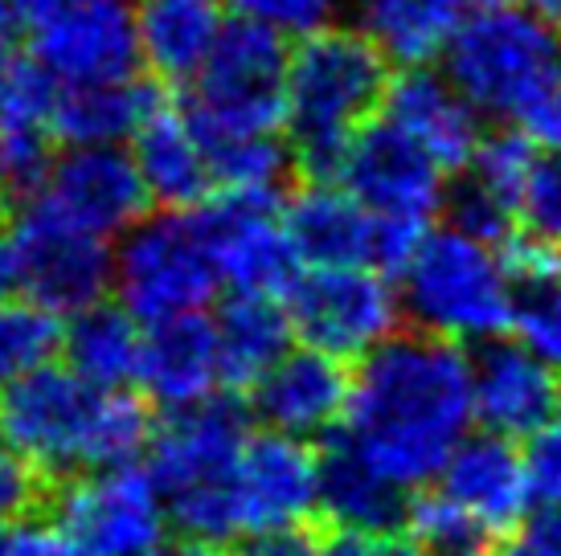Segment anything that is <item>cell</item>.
Returning a JSON list of instances; mask_svg holds the SVG:
<instances>
[{
  "instance_id": "1",
  "label": "cell",
  "mask_w": 561,
  "mask_h": 556,
  "mask_svg": "<svg viewBox=\"0 0 561 556\" xmlns=\"http://www.w3.org/2000/svg\"><path fill=\"white\" fill-rule=\"evenodd\" d=\"M476 417L471 360L438 336H393L360 360L344 438L393 479L422 487L443 475Z\"/></svg>"
},
{
  "instance_id": "2",
  "label": "cell",
  "mask_w": 561,
  "mask_h": 556,
  "mask_svg": "<svg viewBox=\"0 0 561 556\" xmlns=\"http://www.w3.org/2000/svg\"><path fill=\"white\" fill-rule=\"evenodd\" d=\"M0 438L62 487L82 471L131 466L157 433L136 393L99 389L70 364H49L0 393Z\"/></svg>"
},
{
  "instance_id": "3",
  "label": "cell",
  "mask_w": 561,
  "mask_h": 556,
  "mask_svg": "<svg viewBox=\"0 0 561 556\" xmlns=\"http://www.w3.org/2000/svg\"><path fill=\"white\" fill-rule=\"evenodd\" d=\"M390 58L365 30L308 33L291 54L287 127L296 169L308 181H341L348 143L390 94Z\"/></svg>"
},
{
  "instance_id": "4",
  "label": "cell",
  "mask_w": 561,
  "mask_h": 556,
  "mask_svg": "<svg viewBox=\"0 0 561 556\" xmlns=\"http://www.w3.org/2000/svg\"><path fill=\"white\" fill-rule=\"evenodd\" d=\"M250 442L247 409L234 397H209L169 414L152 438V479H157L169 520L188 541H238L234 471Z\"/></svg>"
},
{
  "instance_id": "5",
  "label": "cell",
  "mask_w": 561,
  "mask_h": 556,
  "mask_svg": "<svg viewBox=\"0 0 561 556\" xmlns=\"http://www.w3.org/2000/svg\"><path fill=\"white\" fill-rule=\"evenodd\" d=\"M513 299L504 254L455 225L426 233L402 270L405 315L438 340H496L504 327H513Z\"/></svg>"
},
{
  "instance_id": "6",
  "label": "cell",
  "mask_w": 561,
  "mask_h": 556,
  "mask_svg": "<svg viewBox=\"0 0 561 556\" xmlns=\"http://www.w3.org/2000/svg\"><path fill=\"white\" fill-rule=\"evenodd\" d=\"M287 74L291 49L283 33L238 16L188 82V119L205 143L275 136L279 124H287Z\"/></svg>"
},
{
  "instance_id": "7",
  "label": "cell",
  "mask_w": 561,
  "mask_h": 556,
  "mask_svg": "<svg viewBox=\"0 0 561 556\" xmlns=\"http://www.w3.org/2000/svg\"><path fill=\"white\" fill-rule=\"evenodd\" d=\"M447 74L476 111L516 119L561 78V30L513 4L471 13L447 46Z\"/></svg>"
},
{
  "instance_id": "8",
  "label": "cell",
  "mask_w": 561,
  "mask_h": 556,
  "mask_svg": "<svg viewBox=\"0 0 561 556\" xmlns=\"http://www.w3.org/2000/svg\"><path fill=\"white\" fill-rule=\"evenodd\" d=\"M218 282L221 275L193 213L164 209L160 217L136 221L115 250V291L144 324L202 311Z\"/></svg>"
},
{
  "instance_id": "9",
  "label": "cell",
  "mask_w": 561,
  "mask_h": 556,
  "mask_svg": "<svg viewBox=\"0 0 561 556\" xmlns=\"http://www.w3.org/2000/svg\"><path fill=\"white\" fill-rule=\"evenodd\" d=\"M30 54L62 86L124 82L140 62L131 0H16Z\"/></svg>"
},
{
  "instance_id": "10",
  "label": "cell",
  "mask_w": 561,
  "mask_h": 556,
  "mask_svg": "<svg viewBox=\"0 0 561 556\" xmlns=\"http://www.w3.org/2000/svg\"><path fill=\"white\" fill-rule=\"evenodd\" d=\"M287 294L296 336L328 356L365 360L398 336L402 299L374 266H308Z\"/></svg>"
},
{
  "instance_id": "11",
  "label": "cell",
  "mask_w": 561,
  "mask_h": 556,
  "mask_svg": "<svg viewBox=\"0 0 561 556\" xmlns=\"http://www.w3.org/2000/svg\"><path fill=\"white\" fill-rule=\"evenodd\" d=\"M54 516L75 556H157L169 524L152 471L136 463L66 479L54 495Z\"/></svg>"
},
{
  "instance_id": "12",
  "label": "cell",
  "mask_w": 561,
  "mask_h": 556,
  "mask_svg": "<svg viewBox=\"0 0 561 556\" xmlns=\"http://www.w3.org/2000/svg\"><path fill=\"white\" fill-rule=\"evenodd\" d=\"M13 238L21 250L25 294L58 315L99 308L115 282V254L107 250V238L75 230L42 205L25 201L13 221Z\"/></svg>"
},
{
  "instance_id": "13",
  "label": "cell",
  "mask_w": 561,
  "mask_h": 556,
  "mask_svg": "<svg viewBox=\"0 0 561 556\" xmlns=\"http://www.w3.org/2000/svg\"><path fill=\"white\" fill-rule=\"evenodd\" d=\"M193 217L202 225L221 282L254 294L291 291L299 258L287 242L275 193H221Z\"/></svg>"
},
{
  "instance_id": "14",
  "label": "cell",
  "mask_w": 561,
  "mask_h": 556,
  "mask_svg": "<svg viewBox=\"0 0 561 556\" xmlns=\"http://www.w3.org/2000/svg\"><path fill=\"white\" fill-rule=\"evenodd\" d=\"M316 508H320V454L291 433H250L234 471L238 536L259 541L266 532L299 528L308 524Z\"/></svg>"
},
{
  "instance_id": "15",
  "label": "cell",
  "mask_w": 561,
  "mask_h": 556,
  "mask_svg": "<svg viewBox=\"0 0 561 556\" xmlns=\"http://www.w3.org/2000/svg\"><path fill=\"white\" fill-rule=\"evenodd\" d=\"M46 213L62 217L66 225L87 230L94 238L124 233L140 221L148 205V188L140 181L136 155L107 148H70L54 160L46 185L30 197Z\"/></svg>"
},
{
  "instance_id": "16",
  "label": "cell",
  "mask_w": 561,
  "mask_h": 556,
  "mask_svg": "<svg viewBox=\"0 0 561 556\" xmlns=\"http://www.w3.org/2000/svg\"><path fill=\"white\" fill-rule=\"evenodd\" d=\"M443 176L447 172L435 164V155L419 148L402 127L390 119H374L348 143L341 185L381 217L431 221V213L447 197Z\"/></svg>"
},
{
  "instance_id": "17",
  "label": "cell",
  "mask_w": 561,
  "mask_h": 556,
  "mask_svg": "<svg viewBox=\"0 0 561 556\" xmlns=\"http://www.w3.org/2000/svg\"><path fill=\"white\" fill-rule=\"evenodd\" d=\"M476 381V421L504 438H533L561 414V385L553 364H546L525 344H483L471 360Z\"/></svg>"
},
{
  "instance_id": "18",
  "label": "cell",
  "mask_w": 561,
  "mask_h": 556,
  "mask_svg": "<svg viewBox=\"0 0 561 556\" xmlns=\"http://www.w3.org/2000/svg\"><path fill=\"white\" fill-rule=\"evenodd\" d=\"M438 491L455 499L492 536H508L533 503V483L525 454L504 433H471L459 442L451 463L438 475Z\"/></svg>"
},
{
  "instance_id": "19",
  "label": "cell",
  "mask_w": 561,
  "mask_h": 556,
  "mask_svg": "<svg viewBox=\"0 0 561 556\" xmlns=\"http://www.w3.org/2000/svg\"><path fill=\"white\" fill-rule=\"evenodd\" d=\"M386 119L435 155L443 172L468 169L483 139L480 111L455 86L451 74H435L431 66H405L393 78L386 94Z\"/></svg>"
},
{
  "instance_id": "20",
  "label": "cell",
  "mask_w": 561,
  "mask_h": 556,
  "mask_svg": "<svg viewBox=\"0 0 561 556\" xmlns=\"http://www.w3.org/2000/svg\"><path fill=\"white\" fill-rule=\"evenodd\" d=\"M254 389V414L266 430L291 433V438H316L328 433L353 397V381L344 372L341 356H328L320 348L287 352L266 372Z\"/></svg>"
},
{
  "instance_id": "21",
  "label": "cell",
  "mask_w": 561,
  "mask_h": 556,
  "mask_svg": "<svg viewBox=\"0 0 561 556\" xmlns=\"http://www.w3.org/2000/svg\"><path fill=\"white\" fill-rule=\"evenodd\" d=\"M136 169L148 188V201H157L160 209L185 213L193 205L209 201V188L218 185L214 176V160H209V143L202 131L193 127L188 111H176L172 103L160 99L157 107L144 115V124L136 127Z\"/></svg>"
},
{
  "instance_id": "22",
  "label": "cell",
  "mask_w": 561,
  "mask_h": 556,
  "mask_svg": "<svg viewBox=\"0 0 561 556\" xmlns=\"http://www.w3.org/2000/svg\"><path fill=\"white\" fill-rule=\"evenodd\" d=\"M283 230L304 266H374L377 213L332 181H312L283 205Z\"/></svg>"
},
{
  "instance_id": "23",
  "label": "cell",
  "mask_w": 561,
  "mask_h": 556,
  "mask_svg": "<svg viewBox=\"0 0 561 556\" xmlns=\"http://www.w3.org/2000/svg\"><path fill=\"white\" fill-rule=\"evenodd\" d=\"M218 381H226L218 327L214 320H205L202 311L176 315V320L152 324L144 332L140 385L169 414L209 402Z\"/></svg>"
},
{
  "instance_id": "24",
  "label": "cell",
  "mask_w": 561,
  "mask_h": 556,
  "mask_svg": "<svg viewBox=\"0 0 561 556\" xmlns=\"http://www.w3.org/2000/svg\"><path fill=\"white\" fill-rule=\"evenodd\" d=\"M320 508L336 532H398L405 524V487L386 479L344 433L320 454Z\"/></svg>"
},
{
  "instance_id": "25",
  "label": "cell",
  "mask_w": 561,
  "mask_h": 556,
  "mask_svg": "<svg viewBox=\"0 0 561 556\" xmlns=\"http://www.w3.org/2000/svg\"><path fill=\"white\" fill-rule=\"evenodd\" d=\"M140 58L160 82H193L221 37V0H140Z\"/></svg>"
},
{
  "instance_id": "26",
  "label": "cell",
  "mask_w": 561,
  "mask_h": 556,
  "mask_svg": "<svg viewBox=\"0 0 561 556\" xmlns=\"http://www.w3.org/2000/svg\"><path fill=\"white\" fill-rule=\"evenodd\" d=\"M218 348L221 372L230 385H259L266 372L291 352L287 344L296 336L291 311L279 308L275 294L234 291L218 308Z\"/></svg>"
},
{
  "instance_id": "27",
  "label": "cell",
  "mask_w": 561,
  "mask_h": 556,
  "mask_svg": "<svg viewBox=\"0 0 561 556\" xmlns=\"http://www.w3.org/2000/svg\"><path fill=\"white\" fill-rule=\"evenodd\" d=\"M160 94L144 82H94V86H62L54 107V136L70 148H107L136 136L144 115L157 107Z\"/></svg>"
},
{
  "instance_id": "28",
  "label": "cell",
  "mask_w": 561,
  "mask_h": 556,
  "mask_svg": "<svg viewBox=\"0 0 561 556\" xmlns=\"http://www.w3.org/2000/svg\"><path fill=\"white\" fill-rule=\"evenodd\" d=\"M66 364L99 389H127L140 381L144 332L127 308H87L66 327Z\"/></svg>"
},
{
  "instance_id": "29",
  "label": "cell",
  "mask_w": 561,
  "mask_h": 556,
  "mask_svg": "<svg viewBox=\"0 0 561 556\" xmlns=\"http://www.w3.org/2000/svg\"><path fill=\"white\" fill-rule=\"evenodd\" d=\"M463 0H365V33L374 37L390 62L431 66L447 54L459 25L468 21Z\"/></svg>"
},
{
  "instance_id": "30",
  "label": "cell",
  "mask_w": 561,
  "mask_h": 556,
  "mask_svg": "<svg viewBox=\"0 0 561 556\" xmlns=\"http://www.w3.org/2000/svg\"><path fill=\"white\" fill-rule=\"evenodd\" d=\"M66 348V327L58 311L42 303H0V393H9L16 381L54 364V356Z\"/></svg>"
},
{
  "instance_id": "31",
  "label": "cell",
  "mask_w": 561,
  "mask_h": 556,
  "mask_svg": "<svg viewBox=\"0 0 561 556\" xmlns=\"http://www.w3.org/2000/svg\"><path fill=\"white\" fill-rule=\"evenodd\" d=\"M537 143L520 127H504L480 139V148L471 155L468 181L463 185L480 188L483 197L500 201L513 213H525V193H529L533 169H537Z\"/></svg>"
},
{
  "instance_id": "32",
  "label": "cell",
  "mask_w": 561,
  "mask_h": 556,
  "mask_svg": "<svg viewBox=\"0 0 561 556\" xmlns=\"http://www.w3.org/2000/svg\"><path fill=\"white\" fill-rule=\"evenodd\" d=\"M405 524H410V536L426 548V556H488L496 548L492 544L496 536L476 524L468 511L443 491L410 499Z\"/></svg>"
},
{
  "instance_id": "33",
  "label": "cell",
  "mask_w": 561,
  "mask_h": 556,
  "mask_svg": "<svg viewBox=\"0 0 561 556\" xmlns=\"http://www.w3.org/2000/svg\"><path fill=\"white\" fill-rule=\"evenodd\" d=\"M209 160L226 193H275L296 164V152H287L279 136H242L209 143Z\"/></svg>"
},
{
  "instance_id": "34",
  "label": "cell",
  "mask_w": 561,
  "mask_h": 556,
  "mask_svg": "<svg viewBox=\"0 0 561 556\" xmlns=\"http://www.w3.org/2000/svg\"><path fill=\"white\" fill-rule=\"evenodd\" d=\"M49 127H25V124H0V197L4 201H30L37 188L46 185L54 169V143Z\"/></svg>"
},
{
  "instance_id": "35",
  "label": "cell",
  "mask_w": 561,
  "mask_h": 556,
  "mask_svg": "<svg viewBox=\"0 0 561 556\" xmlns=\"http://www.w3.org/2000/svg\"><path fill=\"white\" fill-rule=\"evenodd\" d=\"M513 327L520 344L561 369V275L513 287Z\"/></svg>"
},
{
  "instance_id": "36",
  "label": "cell",
  "mask_w": 561,
  "mask_h": 556,
  "mask_svg": "<svg viewBox=\"0 0 561 556\" xmlns=\"http://www.w3.org/2000/svg\"><path fill=\"white\" fill-rule=\"evenodd\" d=\"M221 4L234 9L238 16H247V21L279 30L283 37L287 33L308 37V33L328 30L336 9H341V0H221Z\"/></svg>"
},
{
  "instance_id": "37",
  "label": "cell",
  "mask_w": 561,
  "mask_h": 556,
  "mask_svg": "<svg viewBox=\"0 0 561 556\" xmlns=\"http://www.w3.org/2000/svg\"><path fill=\"white\" fill-rule=\"evenodd\" d=\"M49 487H54V483H49L25 454H16V450L0 438V528L16 524V520H25L30 511L42 508Z\"/></svg>"
},
{
  "instance_id": "38",
  "label": "cell",
  "mask_w": 561,
  "mask_h": 556,
  "mask_svg": "<svg viewBox=\"0 0 561 556\" xmlns=\"http://www.w3.org/2000/svg\"><path fill=\"white\" fill-rule=\"evenodd\" d=\"M516 217L520 213L504 209L500 201L483 197L480 188H471V185H459L451 193V225L455 230L471 233V238H480V242H488V246H504V242H513Z\"/></svg>"
},
{
  "instance_id": "39",
  "label": "cell",
  "mask_w": 561,
  "mask_h": 556,
  "mask_svg": "<svg viewBox=\"0 0 561 556\" xmlns=\"http://www.w3.org/2000/svg\"><path fill=\"white\" fill-rule=\"evenodd\" d=\"M520 217H525L529 233L561 246V148L537 160L529 193H525V213Z\"/></svg>"
},
{
  "instance_id": "40",
  "label": "cell",
  "mask_w": 561,
  "mask_h": 556,
  "mask_svg": "<svg viewBox=\"0 0 561 556\" xmlns=\"http://www.w3.org/2000/svg\"><path fill=\"white\" fill-rule=\"evenodd\" d=\"M525 463H529L533 499L537 503H561V414L549 421L546 430L529 438Z\"/></svg>"
},
{
  "instance_id": "41",
  "label": "cell",
  "mask_w": 561,
  "mask_h": 556,
  "mask_svg": "<svg viewBox=\"0 0 561 556\" xmlns=\"http://www.w3.org/2000/svg\"><path fill=\"white\" fill-rule=\"evenodd\" d=\"M0 556H75V548L58 524H42L25 516L16 524L0 528Z\"/></svg>"
},
{
  "instance_id": "42",
  "label": "cell",
  "mask_w": 561,
  "mask_h": 556,
  "mask_svg": "<svg viewBox=\"0 0 561 556\" xmlns=\"http://www.w3.org/2000/svg\"><path fill=\"white\" fill-rule=\"evenodd\" d=\"M320 556H426V548L398 532H332L320 541Z\"/></svg>"
},
{
  "instance_id": "43",
  "label": "cell",
  "mask_w": 561,
  "mask_h": 556,
  "mask_svg": "<svg viewBox=\"0 0 561 556\" xmlns=\"http://www.w3.org/2000/svg\"><path fill=\"white\" fill-rule=\"evenodd\" d=\"M513 124L520 127L537 148L558 152L561 148V78L553 82V86H546V91L537 94L529 107L516 115Z\"/></svg>"
},
{
  "instance_id": "44",
  "label": "cell",
  "mask_w": 561,
  "mask_h": 556,
  "mask_svg": "<svg viewBox=\"0 0 561 556\" xmlns=\"http://www.w3.org/2000/svg\"><path fill=\"white\" fill-rule=\"evenodd\" d=\"M520 544L533 556H561V503H541V508L533 511L529 520H525Z\"/></svg>"
},
{
  "instance_id": "45",
  "label": "cell",
  "mask_w": 561,
  "mask_h": 556,
  "mask_svg": "<svg viewBox=\"0 0 561 556\" xmlns=\"http://www.w3.org/2000/svg\"><path fill=\"white\" fill-rule=\"evenodd\" d=\"M250 556H320V541L308 524L283 528V532H266L259 541H250Z\"/></svg>"
},
{
  "instance_id": "46",
  "label": "cell",
  "mask_w": 561,
  "mask_h": 556,
  "mask_svg": "<svg viewBox=\"0 0 561 556\" xmlns=\"http://www.w3.org/2000/svg\"><path fill=\"white\" fill-rule=\"evenodd\" d=\"M16 291H25V270H21V250L13 230H0V303H9Z\"/></svg>"
},
{
  "instance_id": "47",
  "label": "cell",
  "mask_w": 561,
  "mask_h": 556,
  "mask_svg": "<svg viewBox=\"0 0 561 556\" xmlns=\"http://www.w3.org/2000/svg\"><path fill=\"white\" fill-rule=\"evenodd\" d=\"M16 33H21V13H16V0H0V58L13 49Z\"/></svg>"
},
{
  "instance_id": "48",
  "label": "cell",
  "mask_w": 561,
  "mask_h": 556,
  "mask_svg": "<svg viewBox=\"0 0 561 556\" xmlns=\"http://www.w3.org/2000/svg\"><path fill=\"white\" fill-rule=\"evenodd\" d=\"M533 13H541L549 21V25H558L561 30V0H529Z\"/></svg>"
},
{
  "instance_id": "49",
  "label": "cell",
  "mask_w": 561,
  "mask_h": 556,
  "mask_svg": "<svg viewBox=\"0 0 561 556\" xmlns=\"http://www.w3.org/2000/svg\"><path fill=\"white\" fill-rule=\"evenodd\" d=\"M157 556H214V553H209V544L188 541V544H176V548H160Z\"/></svg>"
},
{
  "instance_id": "50",
  "label": "cell",
  "mask_w": 561,
  "mask_h": 556,
  "mask_svg": "<svg viewBox=\"0 0 561 556\" xmlns=\"http://www.w3.org/2000/svg\"><path fill=\"white\" fill-rule=\"evenodd\" d=\"M488 556H533V553L520 541H508V544H496V548H492Z\"/></svg>"
},
{
  "instance_id": "51",
  "label": "cell",
  "mask_w": 561,
  "mask_h": 556,
  "mask_svg": "<svg viewBox=\"0 0 561 556\" xmlns=\"http://www.w3.org/2000/svg\"><path fill=\"white\" fill-rule=\"evenodd\" d=\"M504 4H513V0H463V9H468V13H483V9H504Z\"/></svg>"
},
{
  "instance_id": "52",
  "label": "cell",
  "mask_w": 561,
  "mask_h": 556,
  "mask_svg": "<svg viewBox=\"0 0 561 556\" xmlns=\"http://www.w3.org/2000/svg\"><path fill=\"white\" fill-rule=\"evenodd\" d=\"M4 205H9V201H4V197H0V213H4Z\"/></svg>"
}]
</instances>
